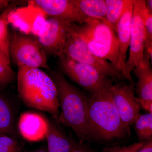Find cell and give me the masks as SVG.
I'll list each match as a JSON object with an SVG mask.
<instances>
[{
  "instance_id": "ba28073f",
  "label": "cell",
  "mask_w": 152,
  "mask_h": 152,
  "mask_svg": "<svg viewBox=\"0 0 152 152\" xmlns=\"http://www.w3.org/2000/svg\"><path fill=\"white\" fill-rule=\"evenodd\" d=\"M134 12L131 28L130 52L126 62L124 77L128 82L134 83L131 73L143 56L145 50V28L144 14L145 1L133 0Z\"/></svg>"
},
{
  "instance_id": "52a82bcc",
  "label": "cell",
  "mask_w": 152,
  "mask_h": 152,
  "mask_svg": "<svg viewBox=\"0 0 152 152\" xmlns=\"http://www.w3.org/2000/svg\"><path fill=\"white\" fill-rule=\"evenodd\" d=\"M63 53L74 61L91 66L114 82L126 80L122 73L111 63L94 54L81 40L71 32Z\"/></svg>"
},
{
  "instance_id": "9c48e42d",
  "label": "cell",
  "mask_w": 152,
  "mask_h": 152,
  "mask_svg": "<svg viewBox=\"0 0 152 152\" xmlns=\"http://www.w3.org/2000/svg\"><path fill=\"white\" fill-rule=\"evenodd\" d=\"M115 82L111 86L112 98L123 122L130 127L134 124L140 114V104L135 95L134 83Z\"/></svg>"
},
{
  "instance_id": "9a60e30c",
  "label": "cell",
  "mask_w": 152,
  "mask_h": 152,
  "mask_svg": "<svg viewBox=\"0 0 152 152\" xmlns=\"http://www.w3.org/2000/svg\"><path fill=\"white\" fill-rule=\"evenodd\" d=\"M45 138L48 152H70L72 146V139L68 137L58 125L48 120Z\"/></svg>"
},
{
  "instance_id": "e0dca14e",
  "label": "cell",
  "mask_w": 152,
  "mask_h": 152,
  "mask_svg": "<svg viewBox=\"0 0 152 152\" xmlns=\"http://www.w3.org/2000/svg\"><path fill=\"white\" fill-rule=\"evenodd\" d=\"M133 0H105V19L116 33L117 25L123 14Z\"/></svg>"
},
{
  "instance_id": "30bf717a",
  "label": "cell",
  "mask_w": 152,
  "mask_h": 152,
  "mask_svg": "<svg viewBox=\"0 0 152 152\" xmlns=\"http://www.w3.org/2000/svg\"><path fill=\"white\" fill-rule=\"evenodd\" d=\"M72 26V24L54 18L46 20L37 39L46 54L59 56L71 32Z\"/></svg>"
},
{
  "instance_id": "ffe728a7",
  "label": "cell",
  "mask_w": 152,
  "mask_h": 152,
  "mask_svg": "<svg viewBox=\"0 0 152 152\" xmlns=\"http://www.w3.org/2000/svg\"><path fill=\"white\" fill-rule=\"evenodd\" d=\"M134 124L139 142L152 140V113L141 115Z\"/></svg>"
},
{
  "instance_id": "6da1fadb",
  "label": "cell",
  "mask_w": 152,
  "mask_h": 152,
  "mask_svg": "<svg viewBox=\"0 0 152 152\" xmlns=\"http://www.w3.org/2000/svg\"><path fill=\"white\" fill-rule=\"evenodd\" d=\"M50 71L56 87L61 111L57 121L71 128L79 141L94 140L88 114L87 96L61 73Z\"/></svg>"
},
{
  "instance_id": "277c9868",
  "label": "cell",
  "mask_w": 152,
  "mask_h": 152,
  "mask_svg": "<svg viewBox=\"0 0 152 152\" xmlns=\"http://www.w3.org/2000/svg\"><path fill=\"white\" fill-rule=\"evenodd\" d=\"M71 33L94 54L108 61L118 69L119 53L117 37L105 18L88 17L82 24H72Z\"/></svg>"
},
{
  "instance_id": "7a4b0ae2",
  "label": "cell",
  "mask_w": 152,
  "mask_h": 152,
  "mask_svg": "<svg viewBox=\"0 0 152 152\" xmlns=\"http://www.w3.org/2000/svg\"><path fill=\"white\" fill-rule=\"evenodd\" d=\"M18 67L17 90L21 100L31 107L50 114L58 120L60 104L54 82L41 69Z\"/></svg>"
},
{
  "instance_id": "8992f818",
  "label": "cell",
  "mask_w": 152,
  "mask_h": 152,
  "mask_svg": "<svg viewBox=\"0 0 152 152\" xmlns=\"http://www.w3.org/2000/svg\"><path fill=\"white\" fill-rule=\"evenodd\" d=\"M58 58L64 74L90 94H97L113 83L91 66L74 61L63 53Z\"/></svg>"
},
{
  "instance_id": "603a6c76",
  "label": "cell",
  "mask_w": 152,
  "mask_h": 152,
  "mask_svg": "<svg viewBox=\"0 0 152 152\" xmlns=\"http://www.w3.org/2000/svg\"><path fill=\"white\" fill-rule=\"evenodd\" d=\"M145 141L138 142L128 145H116L107 147L101 152H138L143 146Z\"/></svg>"
},
{
  "instance_id": "2e32d148",
  "label": "cell",
  "mask_w": 152,
  "mask_h": 152,
  "mask_svg": "<svg viewBox=\"0 0 152 152\" xmlns=\"http://www.w3.org/2000/svg\"><path fill=\"white\" fill-rule=\"evenodd\" d=\"M22 2L23 1H12L0 14V51L10 60L9 51L10 34L8 29L10 18Z\"/></svg>"
},
{
  "instance_id": "7c38bea8",
  "label": "cell",
  "mask_w": 152,
  "mask_h": 152,
  "mask_svg": "<svg viewBox=\"0 0 152 152\" xmlns=\"http://www.w3.org/2000/svg\"><path fill=\"white\" fill-rule=\"evenodd\" d=\"M152 59L145 50L143 56L133 72L138 79L136 92L140 107L152 113Z\"/></svg>"
},
{
  "instance_id": "5b68a950",
  "label": "cell",
  "mask_w": 152,
  "mask_h": 152,
  "mask_svg": "<svg viewBox=\"0 0 152 152\" xmlns=\"http://www.w3.org/2000/svg\"><path fill=\"white\" fill-rule=\"evenodd\" d=\"M9 55L10 59L18 66L46 69V53L37 39L16 31L10 35Z\"/></svg>"
},
{
  "instance_id": "f546056e",
  "label": "cell",
  "mask_w": 152,
  "mask_h": 152,
  "mask_svg": "<svg viewBox=\"0 0 152 152\" xmlns=\"http://www.w3.org/2000/svg\"><path fill=\"white\" fill-rule=\"evenodd\" d=\"M32 152H48V150L45 149H40L36 150L35 151H34Z\"/></svg>"
},
{
  "instance_id": "d4e9b609",
  "label": "cell",
  "mask_w": 152,
  "mask_h": 152,
  "mask_svg": "<svg viewBox=\"0 0 152 152\" xmlns=\"http://www.w3.org/2000/svg\"><path fill=\"white\" fill-rule=\"evenodd\" d=\"M70 152H93L83 142L72 139V146Z\"/></svg>"
},
{
  "instance_id": "44dd1931",
  "label": "cell",
  "mask_w": 152,
  "mask_h": 152,
  "mask_svg": "<svg viewBox=\"0 0 152 152\" xmlns=\"http://www.w3.org/2000/svg\"><path fill=\"white\" fill-rule=\"evenodd\" d=\"M145 28V50L151 58L152 57V13L147 9L144 14Z\"/></svg>"
},
{
  "instance_id": "ac0fdd59",
  "label": "cell",
  "mask_w": 152,
  "mask_h": 152,
  "mask_svg": "<svg viewBox=\"0 0 152 152\" xmlns=\"http://www.w3.org/2000/svg\"><path fill=\"white\" fill-rule=\"evenodd\" d=\"M79 10L85 16L105 18V0H72Z\"/></svg>"
},
{
  "instance_id": "484cf974",
  "label": "cell",
  "mask_w": 152,
  "mask_h": 152,
  "mask_svg": "<svg viewBox=\"0 0 152 152\" xmlns=\"http://www.w3.org/2000/svg\"><path fill=\"white\" fill-rule=\"evenodd\" d=\"M138 152H152V140L145 141L143 146Z\"/></svg>"
},
{
  "instance_id": "5bb4252c",
  "label": "cell",
  "mask_w": 152,
  "mask_h": 152,
  "mask_svg": "<svg viewBox=\"0 0 152 152\" xmlns=\"http://www.w3.org/2000/svg\"><path fill=\"white\" fill-rule=\"evenodd\" d=\"M133 12L134 4L133 0L120 19L117 25L115 33L119 53V61L118 69L122 73L123 76L126 67L127 51L129 46L130 41Z\"/></svg>"
},
{
  "instance_id": "8fae6325",
  "label": "cell",
  "mask_w": 152,
  "mask_h": 152,
  "mask_svg": "<svg viewBox=\"0 0 152 152\" xmlns=\"http://www.w3.org/2000/svg\"><path fill=\"white\" fill-rule=\"evenodd\" d=\"M28 2L29 5L40 9L49 18L69 23L82 24L88 18L79 10L72 0H32Z\"/></svg>"
},
{
  "instance_id": "4fadbf2b",
  "label": "cell",
  "mask_w": 152,
  "mask_h": 152,
  "mask_svg": "<svg viewBox=\"0 0 152 152\" xmlns=\"http://www.w3.org/2000/svg\"><path fill=\"white\" fill-rule=\"evenodd\" d=\"M18 127L25 140L30 142L39 141L45 138L48 120L35 112H24L19 118Z\"/></svg>"
},
{
  "instance_id": "d6986e66",
  "label": "cell",
  "mask_w": 152,
  "mask_h": 152,
  "mask_svg": "<svg viewBox=\"0 0 152 152\" xmlns=\"http://www.w3.org/2000/svg\"><path fill=\"white\" fill-rule=\"evenodd\" d=\"M14 113L8 101L0 96V134L12 136L14 131Z\"/></svg>"
},
{
  "instance_id": "3957f363",
  "label": "cell",
  "mask_w": 152,
  "mask_h": 152,
  "mask_svg": "<svg viewBox=\"0 0 152 152\" xmlns=\"http://www.w3.org/2000/svg\"><path fill=\"white\" fill-rule=\"evenodd\" d=\"M113 83L102 91L87 96L94 140L110 142L130 137V128L123 122L112 98L110 87Z\"/></svg>"
},
{
  "instance_id": "f1b7e54d",
  "label": "cell",
  "mask_w": 152,
  "mask_h": 152,
  "mask_svg": "<svg viewBox=\"0 0 152 152\" xmlns=\"http://www.w3.org/2000/svg\"><path fill=\"white\" fill-rule=\"evenodd\" d=\"M145 7L147 10L150 12L152 13V1L147 0L145 1Z\"/></svg>"
},
{
  "instance_id": "7402d4cb",
  "label": "cell",
  "mask_w": 152,
  "mask_h": 152,
  "mask_svg": "<svg viewBox=\"0 0 152 152\" xmlns=\"http://www.w3.org/2000/svg\"><path fill=\"white\" fill-rule=\"evenodd\" d=\"M20 144L12 136L0 134V152H23Z\"/></svg>"
},
{
  "instance_id": "cb8c5ba5",
  "label": "cell",
  "mask_w": 152,
  "mask_h": 152,
  "mask_svg": "<svg viewBox=\"0 0 152 152\" xmlns=\"http://www.w3.org/2000/svg\"><path fill=\"white\" fill-rule=\"evenodd\" d=\"M16 75L10 66H0V88H2L12 83Z\"/></svg>"
},
{
  "instance_id": "4316f807",
  "label": "cell",
  "mask_w": 152,
  "mask_h": 152,
  "mask_svg": "<svg viewBox=\"0 0 152 152\" xmlns=\"http://www.w3.org/2000/svg\"><path fill=\"white\" fill-rule=\"evenodd\" d=\"M11 61L0 51V66L4 67L10 66Z\"/></svg>"
},
{
  "instance_id": "83f0119b",
  "label": "cell",
  "mask_w": 152,
  "mask_h": 152,
  "mask_svg": "<svg viewBox=\"0 0 152 152\" xmlns=\"http://www.w3.org/2000/svg\"><path fill=\"white\" fill-rule=\"evenodd\" d=\"M12 1L10 0H0V12L1 13Z\"/></svg>"
}]
</instances>
